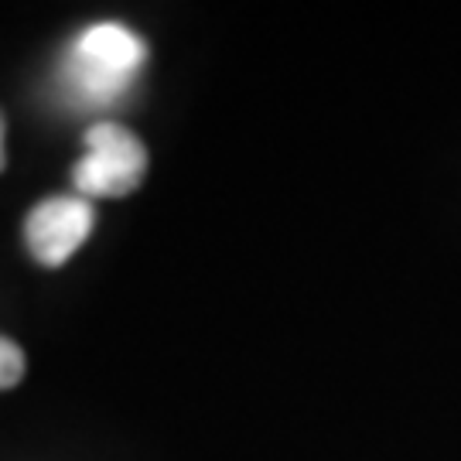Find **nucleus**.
<instances>
[{
	"mask_svg": "<svg viewBox=\"0 0 461 461\" xmlns=\"http://www.w3.org/2000/svg\"><path fill=\"white\" fill-rule=\"evenodd\" d=\"M148 62V45L123 24L103 21L86 28L68 51V89L89 106H110L123 96Z\"/></svg>",
	"mask_w": 461,
	"mask_h": 461,
	"instance_id": "obj_1",
	"label": "nucleus"
},
{
	"mask_svg": "<svg viewBox=\"0 0 461 461\" xmlns=\"http://www.w3.org/2000/svg\"><path fill=\"white\" fill-rule=\"evenodd\" d=\"M148 175V148L120 123H93L86 133V154L72 167L79 198H123L137 192Z\"/></svg>",
	"mask_w": 461,
	"mask_h": 461,
	"instance_id": "obj_2",
	"label": "nucleus"
},
{
	"mask_svg": "<svg viewBox=\"0 0 461 461\" xmlns=\"http://www.w3.org/2000/svg\"><path fill=\"white\" fill-rule=\"evenodd\" d=\"M93 222H96V212L89 198H45L24 219V243L41 267H62L89 240Z\"/></svg>",
	"mask_w": 461,
	"mask_h": 461,
	"instance_id": "obj_3",
	"label": "nucleus"
},
{
	"mask_svg": "<svg viewBox=\"0 0 461 461\" xmlns=\"http://www.w3.org/2000/svg\"><path fill=\"white\" fill-rule=\"evenodd\" d=\"M21 379H24V352L11 339H0V390H11Z\"/></svg>",
	"mask_w": 461,
	"mask_h": 461,
	"instance_id": "obj_4",
	"label": "nucleus"
},
{
	"mask_svg": "<svg viewBox=\"0 0 461 461\" xmlns=\"http://www.w3.org/2000/svg\"><path fill=\"white\" fill-rule=\"evenodd\" d=\"M4 113H0V171H4V165H7V150H4Z\"/></svg>",
	"mask_w": 461,
	"mask_h": 461,
	"instance_id": "obj_5",
	"label": "nucleus"
}]
</instances>
